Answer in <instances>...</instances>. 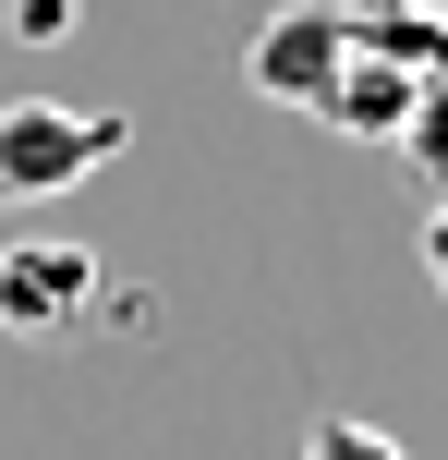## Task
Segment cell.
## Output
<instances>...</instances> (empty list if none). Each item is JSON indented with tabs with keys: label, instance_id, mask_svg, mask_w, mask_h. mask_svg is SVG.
Segmentation results:
<instances>
[{
	"label": "cell",
	"instance_id": "cell-2",
	"mask_svg": "<svg viewBox=\"0 0 448 460\" xmlns=\"http://www.w3.org/2000/svg\"><path fill=\"white\" fill-rule=\"evenodd\" d=\"M339 61H352V0H291V13H267L255 49H242L255 97H291V110H315Z\"/></svg>",
	"mask_w": 448,
	"mask_h": 460
},
{
	"label": "cell",
	"instance_id": "cell-7",
	"mask_svg": "<svg viewBox=\"0 0 448 460\" xmlns=\"http://www.w3.org/2000/svg\"><path fill=\"white\" fill-rule=\"evenodd\" d=\"M73 24H85V0H13V37L24 49H61Z\"/></svg>",
	"mask_w": 448,
	"mask_h": 460
},
{
	"label": "cell",
	"instance_id": "cell-5",
	"mask_svg": "<svg viewBox=\"0 0 448 460\" xmlns=\"http://www.w3.org/2000/svg\"><path fill=\"white\" fill-rule=\"evenodd\" d=\"M303 460H412L388 424H352V412H328V424H303Z\"/></svg>",
	"mask_w": 448,
	"mask_h": 460
},
{
	"label": "cell",
	"instance_id": "cell-1",
	"mask_svg": "<svg viewBox=\"0 0 448 460\" xmlns=\"http://www.w3.org/2000/svg\"><path fill=\"white\" fill-rule=\"evenodd\" d=\"M134 146L121 110H61V97H0V207H37V194H73Z\"/></svg>",
	"mask_w": 448,
	"mask_h": 460
},
{
	"label": "cell",
	"instance_id": "cell-3",
	"mask_svg": "<svg viewBox=\"0 0 448 460\" xmlns=\"http://www.w3.org/2000/svg\"><path fill=\"white\" fill-rule=\"evenodd\" d=\"M97 303V254L85 243H0V327L13 340H48Z\"/></svg>",
	"mask_w": 448,
	"mask_h": 460
},
{
	"label": "cell",
	"instance_id": "cell-4",
	"mask_svg": "<svg viewBox=\"0 0 448 460\" xmlns=\"http://www.w3.org/2000/svg\"><path fill=\"white\" fill-rule=\"evenodd\" d=\"M436 73H400L388 49H364L352 37V61L328 73V97H315V121H339V134H376V146H400V121H412V97H425Z\"/></svg>",
	"mask_w": 448,
	"mask_h": 460
},
{
	"label": "cell",
	"instance_id": "cell-8",
	"mask_svg": "<svg viewBox=\"0 0 448 460\" xmlns=\"http://www.w3.org/2000/svg\"><path fill=\"white\" fill-rule=\"evenodd\" d=\"M425 279H436V303H448V194H436V218H425Z\"/></svg>",
	"mask_w": 448,
	"mask_h": 460
},
{
	"label": "cell",
	"instance_id": "cell-6",
	"mask_svg": "<svg viewBox=\"0 0 448 460\" xmlns=\"http://www.w3.org/2000/svg\"><path fill=\"white\" fill-rule=\"evenodd\" d=\"M400 146H412V170H436V182H448V73H436L425 97H412V121H400Z\"/></svg>",
	"mask_w": 448,
	"mask_h": 460
}]
</instances>
